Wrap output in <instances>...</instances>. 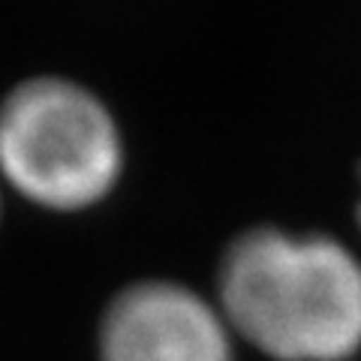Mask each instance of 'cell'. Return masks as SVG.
Returning <instances> with one entry per match:
<instances>
[{
    "mask_svg": "<svg viewBox=\"0 0 361 361\" xmlns=\"http://www.w3.org/2000/svg\"><path fill=\"white\" fill-rule=\"evenodd\" d=\"M217 307L277 361H346L361 349V259L329 232L256 223L223 250Z\"/></svg>",
    "mask_w": 361,
    "mask_h": 361,
    "instance_id": "obj_1",
    "label": "cell"
},
{
    "mask_svg": "<svg viewBox=\"0 0 361 361\" xmlns=\"http://www.w3.org/2000/svg\"><path fill=\"white\" fill-rule=\"evenodd\" d=\"M358 226H361V199H358Z\"/></svg>",
    "mask_w": 361,
    "mask_h": 361,
    "instance_id": "obj_4",
    "label": "cell"
},
{
    "mask_svg": "<svg viewBox=\"0 0 361 361\" xmlns=\"http://www.w3.org/2000/svg\"><path fill=\"white\" fill-rule=\"evenodd\" d=\"M103 361H232V329L217 304L178 280L123 286L99 325Z\"/></svg>",
    "mask_w": 361,
    "mask_h": 361,
    "instance_id": "obj_3",
    "label": "cell"
},
{
    "mask_svg": "<svg viewBox=\"0 0 361 361\" xmlns=\"http://www.w3.org/2000/svg\"><path fill=\"white\" fill-rule=\"evenodd\" d=\"M123 166L115 111L85 82L39 73L0 97V175L51 208L106 196Z\"/></svg>",
    "mask_w": 361,
    "mask_h": 361,
    "instance_id": "obj_2",
    "label": "cell"
}]
</instances>
